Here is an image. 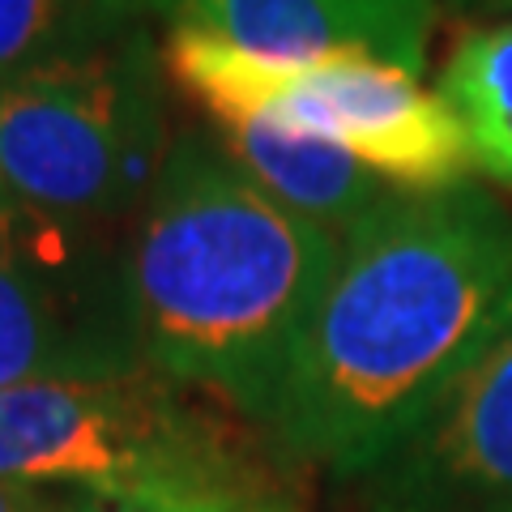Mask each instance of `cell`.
<instances>
[{"mask_svg":"<svg viewBox=\"0 0 512 512\" xmlns=\"http://www.w3.org/2000/svg\"><path fill=\"white\" fill-rule=\"evenodd\" d=\"M512 286V210L487 188L393 192L342 239L269 436L355 483L444 389Z\"/></svg>","mask_w":512,"mask_h":512,"instance_id":"cell-1","label":"cell"},{"mask_svg":"<svg viewBox=\"0 0 512 512\" xmlns=\"http://www.w3.org/2000/svg\"><path fill=\"white\" fill-rule=\"evenodd\" d=\"M342 239L274 201L214 133H180L124 231L141 359L269 431Z\"/></svg>","mask_w":512,"mask_h":512,"instance_id":"cell-2","label":"cell"},{"mask_svg":"<svg viewBox=\"0 0 512 512\" xmlns=\"http://www.w3.org/2000/svg\"><path fill=\"white\" fill-rule=\"evenodd\" d=\"M295 470L269 431L154 372L0 393V478L9 483L295 512Z\"/></svg>","mask_w":512,"mask_h":512,"instance_id":"cell-3","label":"cell"},{"mask_svg":"<svg viewBox=\"0 0 512 512\" xmlns=\"http://www.w3.org/2000/svg\"><path fill=\"white\" fill-rule=\"evenodd\" d=\"M163 77L210 124L274 120L355 154L402 192L461 188L474 175L466 128L419 73L367 52L265 60L210 30L171 26L158 43Z\"/></svg>","mask_w":512,"mask_h":512,"instance_id":"cell-4","label":"cell"},{"mask_svg":"<svg viewBox=\"0 0 512 512\" xmlns=\"http://www.w3.org/2000/svg\"><path fill=\"white\" fill-rule=\"evenodd\" d=\"M175 146L146 26L0 86V180L30 210L128 227Z\"/></svg>","mask_w":512,"mask_h":512,"instance_id":"cell-5","label":"cell"},{"mask_svg":"<svg viewBox=\"0 0 512 512\" xmlns=\"http://www.w3.org/2000/svg\"><path fill=\"white\" fill-rule=\"evenodd\" d=\"M124 231L9 197L0 210V393L150 372L128 299Z\"/></svg>","mask_w":512,"mask_h":512,"instance_id":"cell-6","label":"cell"},{"mask_svg":"<svg viewBox=\"0 0 512 512\" xmlns=\"http://www.w3.org/2000/svg\"><path fill=\"white\" fill-rule=\"evenodd\" d=\"M350 491L359 512H512V286L444 389Z\"/></svg>","mask_w":512,"mask_h":512,"instance_id":"cell-7","label":"cell"},{"mask_svg":"<svg viewBox=\"0 0 512 512\" xmlns=\"http://www.w3.org/2000/svg\"><path fill=\"white\" fill-rule=\"evenodd\" d=\"M150 13L265 60L367 52L423 73L436 0H150Z\"/></svg>","mask_w":512,"mask_h":512,"instance_id":"cell-8","label":"cell"},{"mask_svg":"<svg viewBox=\"0 0 512 512\" xmlns=\"http://www.w3.org/2000/svg\"><path fill=\"white\" fill-rule=\"evenodd\" d=\"M210 133L231 154V163L244 167L269 197L295 210L299 218L333 231L338 239H346L393 192H402L384 184L376 171H367L342 146L291 133L274 120L210 124Z\"/></svg>","mask_w":512,"mask_h":512,"instance_id":"cell-9","label":"cell"},{"mask_svg":"<svg viewBox=\"0 0 512 512\" xmlns=\"http://www.w3.org/2000/svg\"><path fill=\"white\" fill-rule=\"evenodd\" d=\"M440 99L466 128L474 171L512 188V18L483 22L453 43Z\"/></svg>","mask_w":512,"mask_h":512,"instance_id":"cell-10","label":"cell"},{"mask_svg":"<svg viewBox=\"0 0 512 512\" xmlns=\"http://www.w3.org/2000/svg\"><path fill=\"white\" fill-rule=\"evenodd\" d=\"M150 0H0V86L137 30Z\"/></svg>","mask_w":512,"mask_h":512,"instance_id":"cell-11","label":"cell"},{"mask_svg":"<svg viewBox=\"0 0 512 512\" xmlns=\"http://www.w3.org/2000/svg\"><path fill=\"white\" fill-rule=\"evenodd\" d=\"M60 512H244L222 504H188V500H120V495H82L69 491Z\"/></svg>","mask_w":512,"mask_h":512,"instance_id":"cell-12","label":"cell"},{"mask_svg":"<svg viewBox=\"0 0 512 512\" xmlns=\"http://www.w3.org/2000/svg\"><path fill=\"white\" fill-rule=\"evenodd\" d=\"M64 495L56 487H35V483H9L0 478V512H60Z\"/></svg>","mask_w":512,"mask_h":512,"instance_id":"cell-13","label":"cell"},{"mask_svg":"<svg viewBox=\"0 0 512 512\" xmlns=\"http://www.w3.org/2000/svg\"><path fill=\"white\" fill-rule=\"evenodd\" d=\"M461 18H487V22H508L512 18V0H444Z\"/></svg>","mask_w":512,"mask_h":512,"instance_id":"cell-14","label":"cell"},{"mask_svg":"<svg viewBox=\"0 0 512 512\" xmlns=\"http://www.w3.org/2000/svg\"><path fill=\"white\" fill-rule=\"evenodd\" d=\"M9 205V192H5V180H0V210H5Z\"/></svg>","mask_w":512,"mask_h":512,"instance_id":"cell-15","label":"cell"}]
</instances>
